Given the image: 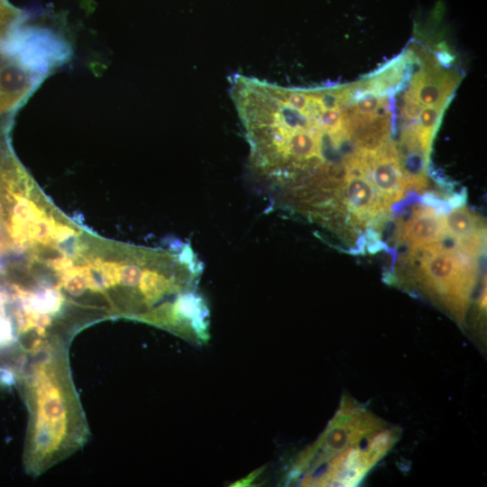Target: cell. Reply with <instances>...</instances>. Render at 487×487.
Listing matches in <instances>:
<instances>
[{
  "label": "cell",
  "instance_id": "7c38bea8",
  "mask_svg": "<svg viewBox=\"0 0 487 487\" xmlns=\"http://www.w3.org/2000/svg\"><path fill=\"white\" fill-rule=\"evenodd\" d=\"M10 247V242L4 232L3 228L0 226V253H5Z\"/></svg>",
  "mask_w": 487,
  "mask_h": 487
},
{
  "label": "cell",
  "instance_id": "5b68a950",
  "mask_svg": "<svg viewBox=\"0 0 487 487\" xmlns=\"http://www.w3.org/2000/svg\"><path fill=\"white\" fill-rule=\"evenodd\" d=\"M441 219L446 234L455 239L460 251L475 257L482 250L485 228L476 214L466 207H455Z\"/></svg>",
  "mask_w": 487,
  "mask_h": 487
},
{
  "label": "cell",
  "instance_id": "30bf717a",
  "mask_svg": "<svg viewBox=\"0 0 487 487\" xmlns=\"http://www.w3.org/2000/svg\"><path fill=\"white\" fill-rule=\"evenodd\" d=\"M15 13L5 0H0V22L7 20Z\"/></svg>",
  "mask_w": 487,
  "mask_h": 487
},
{
  "label": "cell",
  "instance_id": "8992f818",
  "mask_svg": "<svg viewBox=\"0 0 487 487\" xmlns=\"http://www.w3.org/2000/svg\"><path fill=\"white\" fill-rule=\"evenodd\" d=\"M442 219L432 207H418L401 225L400 237L411 250L439 243L446 236Z\"/></svg>",
  "mask_w": 487,
  "mask_h": 487
},
{
  "label": "cell",
  "instance_id": "8fae6325",
  "mask_svg": "<svg viewBox=\"0 0 487 487\" xmlns=\"http://www.w3.org/2000/svg\"><path fill=\"white\" fill-rule=\"evenodd\" d=\"M51 265L54 267V269L60 271V270H67L69 267L71 266V262L69 260L66 258H60V259L51 261Z\"/></svg>",
  "mask_w": 487,
  "mask_h": 487
},
{
  "label": "cell",
  "instance_id": "6da1fadb",
  "mask_svg": "<svg viewBox=\"0 0 487 487\" xmlns=\"http://www.w3.org/2000/svg\"><path fill=\"white\" fill-rule=\"evenodd\" d=\"M398 434L396 427L346 400L321 438L301 456L299 468L311 460L315 466L326 464L313 483L354 486L391 449Z\"/></svg>",
  "mask_w": 487,
  "mask_h": 487
},
{
  "label": "cell",
  "instance_id": "277c9868",
  "mask_svg": "<svg viewBox=\"0 0 487 487\" xmlns=\"http://www.w3.org/2000/svg\"><path fill=\"white\" fill-rule=\"evenodd\" d=\"M365 170L386 207L402 198L406 184L397 150L392 144L385 143L369 150Z\"/></svg>",
  "mask_w": 487,
  "mask_h": 487
},
{
  "label": "cell",
  "instance_id": "3957f363",
  "mask_svg": "<svg viewBox=\"0 0 487 487\" xmlns=\"http://www.w3.org/2000/svg\"><path fill=\"white\" fill-rule=\"evenodd\" d=\"M338 193L336 198L345 201L346 207L361 223L374 218L386 208L358 155L348 160L345 175L335 197Z\"/></svg>",
  "mask_w": 487,
  "mask_h": 487
},
{
  "label": "cell",
  "instance_id": "7a4b0ae2",
  "mask_svg": "<svg viewBox=\"0 0 487 487\" xmlns=\"http://www.w3.org/2000/svg\"><path fill=\"white\" fill-rule=\"evenodd\" d=\"M438 244L411 250L417 258L416 277L427 294L462 319L474 285L476 264L464 253Z\"/></svg>",
  "mask_w": 487,
  "mask_h": 487
},
{
  "label": "cell",
  "instance_id": "52a82bcc",
  "mask_svg": "<svg viewBox=\"0 0 487 487\" xmlns=\"http://www.w3.org/2000/svg\"><path fill=\"white\" fill-rule=\"evenodd\" d=\"M26 308L37 312H51L58 308L60 298L54 290L47 289L39 295H32L25 299Z\"/></svg>",
  "mask_w": 487,
  "mask_h": 487
},
{
  "label": "cell",
  "instance_id": "9c48e42d",
  "mask_svg": "<svg viewBox=\"0 0 487 487\" xmlns=\"http://www.w3.org/2000/svg\"><path fill=\"white\" fill-rule=\"evenodd\" d=\"M51 234V226L46 219H40L33 225L32 237L40 242H47Z\"/></svg>",
  "mask_w": 487,
  "mask_h": 487
},
{
  "label": "cell",
  "instance_id": "ba28073f",
  "mask_svg": "<svg viewBox=\"0 0 487 487\" xmlns=\"http://www.w3.org/2000/svg\"><path fill=\"white\" fill-rule=\"evenodd\" d=\"M4 304L0 302V345H7L12 340V326L5 315Z\"/></svg>",
  "mask_w": 487,
  "mask_h": 487
}]
</instances>
